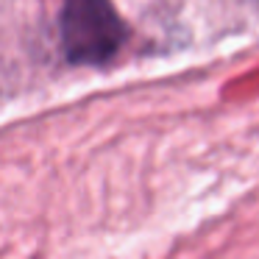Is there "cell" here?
Returning <instances> with one entry per match:
<instances>
[{
	"label": "cell",
	"mask_w": 259,
	"mask_h": 259,
	"mask_svg": "<svg viewBox=\"0 0 259 259\" xmlns=\"http://www.w3.org/2000/svg\"><path fill=\"white\" fill-rule=\"evenodd\" d=\"M125 25L109 0H67L62 12V48L75 64H101L120 51Z\"/></svg>",
	"instance_id": "6da1fadb"
}]
</instances>
